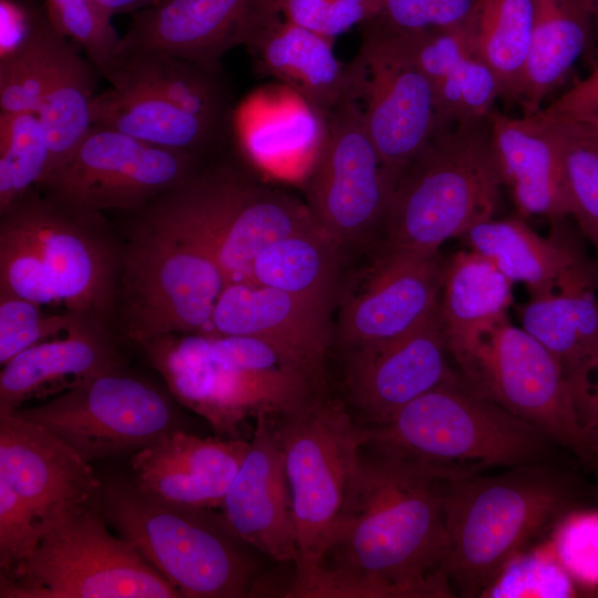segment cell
<instances>
[{
    "label": "cell",
    "instance_id": "27",
    "mask_svg": "<svg viewBox=\"0 0 598 598\" xmlns=\"http://www.w3.org/2000/svg\"><path fill=\"white\" fill-rule=\"evenodd\" d=\"M2 367L0 415H6L32 399L121 370V360L105 329L86 324L30 347Z\"/></svg>",
    "mask_w": 598,
    "mask_h": 598
},
{
    "label": "cell",
    "instance_id": "26",
    "mask_svg": "<svg viewBox=\"0 0 598 598\" xmlns=\"http://www.w3.org/2000/svg\"><path fill=\"white\" fill-rule=\"evenodd\" d=\"M333 41L275 19L247 48L257 69L300 95L324 117L341 103L359 101L361 64L357 59L342 63Z\"/></svg>",
    "mask_w": 598,
    "mask_h": 598
},
{
    "label": "cell",
    "instance_id": "4",
    "mask_svg": "<svg viewBox=\"0 0 598 598\" xmlns=\"http://www.w3.org/2000/svg\"><path fill=\"white\" fill-rule=\"evenodd\" d=\"M100 511L182 595L239 598L258 590L257 568L221 514L159 499L135 483L102 485Z\"/></svg>",
    "mask_w": 598,
    "mask_h": 598
},
{
    "label": "cell",
    "instance_id": "42",
    "mask_svg": "<svg viewBox=\"0 0 598 598\" xmlns=\"http://www.w3.org/2000/svg\"><path fill=\"white\" fill-rule=\"evenodd\" d=\"M491 597H573L574 580L548 548L516 555L483 592Z\"/></svg>",
    "mask_w": 598,
    "mask_h": 598
},
{
    "label": "cell",
    "instance_id": "46",
    "mask_svg": "<svg viewBox=\"0 0 598 598\" xmlns=\"http://www.w3.org/2000/svg\"><path fill=\"white\" fill-rule=\"evenodd\" d=\"M549 545L574 581L598 589V512L566 516Z\"/></svg>",
    "mask_w": 598,
    "mask_h": 598
},
{
    "label": "cell",
    "instance_id": "23",
    "mask_svg": "<svg viewBox=\"0 0 598 598\" xmlns=\"http://www.w3.org/2000/svg\"><path fill=\"white\" fill-rule=\"evenodd\" d=\"M329 309L275 288L234 282L218 298L210 334L260 339L323 370L331 339Z\"/></svg>",
    "mask_w": 598,
    "mask_h": 598
},
{
    "label": "cell",
    "instance_id": "29",
    "mask_svg": "<svg viewBox=\"0 0 598 598\" xmlns=\"http://www.w3.org/2000/svg\"><path fill=\"white\" fill-rule=\"evenodd\" d=\"M595 276L534 297L520 313L522 327L559 362L571 388L580 420L589 402V360L598 342Z\"/></svg>",
    "mask_w": 598,
    "mask_h": 598
},
{
    "label": "cell",
    "instance_id": "25",
    "mask_svg": "<svg viewBox=\"0 0 598 598\" xmlns=\"http://www.w3.org/2000/svg\"><path fill=\"white\" fill-rule=\"evenodd\" d=\"M235 141L260 172L303 182L319 152L326 117L283 85L252 95L235 113Z\"/></svg>",
    "mask_w": 598,
    "mask_h": 598
},
{
    "label": "cell",
    "instance_id": "41",
    "mask_svg": "<svg viewBox=\"0 0 598 598\" xmlns=\"http://www.w3.org/2000/svg\"><path fill=\"white\" fill-rule=\"evenodd\" d=\"M41 307V305L21 298L6 289H0L1 365L32 346L63 336L83 326L94 324L70 311L52 315L45 312Z\"/></svg>",
    "mask_w": 598,
    "mask_h": 598
},
{
    "label": "cell",
    "instance_id": "52",
    "mask_svg": "<svg viewBox=\"0 0 598 598\" xmlns=\"http://www.w3.org/2000/svg\"><path fill=\"white\" fill-rule=\"evenodd\" d=\"M164 1L166 0H96L103 11L111 18L121 13H135Z\"/></svg>",
    "mask_w": 598,
    "mask_h": 598
},
{
    "label": "cell",
    "instance_id": "28",
    "mask_svg": "<svg viewBox=\"0 0 598 598\" xmlns=\"http://www.w3.org/2000/svg\"><path fill=\"white\" fill-rule=\"evenodd\" d=\"M93 125L138 141L208 158L235 140V128L190 114L167 99L135 85H111L91 104Z\"/></svg>",
    "mask_w": 598,
    "mask_h": 598
},
{
    "label": "cell",
    "instance_id": "6",
    "mask_svg": "<svg viewBox=\"0 0 598 598\" xmlns=\"http://www.w3.org/2000/svg\"><path fill=\"white\" fill-rule=\"evenodd\" d=\"M140 210L116 282L122 330L138 346L173 333L210 334L226 286L216 258L153 203Z\"/></svg>",
    "mask_w": 598,
    "mask_h": 598
},
{
    "label": "cell",
    "instance_id": "5",
    "mask_svg": "<svg viewBox=\"0 0 598 598\" xmlns=\"http://www.w3.org/2000/svg\"><path fill=\"white\" fill-rule=\"evenodd\" d=\"M567 501L564 482L534 464L495 476L473 473L448 480L443 574L462 596L483 594Z\"/></svg>",
    "mask_w": 598,
    "mask_h": 598
},
{
    "label": "cell",
    "instance_id": "50",
    "mask_svg": "<svg viewBox=\"0 0 598 598\" xmlns=\"http://www.w3.org/2000/svg\"><path fill=\"white\" fill-rule=\"evenodd\" d=\"M560 120L565 122L577 140L598 152V112Z\"/></svg>",
    "mask_w": 598,
    "mask_h": 598
},
{
    "label": "cell",
    "instance_id": "24",
    "mask_svg": "<svg viewBox=\"0 0 598 598\" xmlns=\"http://www.w3.org/2000/svg\"><path fill=\"white\" fill-rule=\"evenodd\" d=\"M488 118L503 181L518 210L551 219L568 216L563 144L556 121L542 111L517 118L493 110Z\"/></svg>",
    "mask_w": 598,
    "mask_h": 598
},
{
    "label": "cell",
    "instance_id": "20",
    "mask_svg": "<svg viewBox=\"0 0 598 598\" xmlns=\"http://www.w3.org/2000/svg\"><path fill=\"white\" fill-rule=\"evenodd\" d=\"M0 478L31 507L45 532L66 512L99 502L102 488L72 447L16 414L0 415Z\"/></svg>",
    "mask_w": 598,
    "mask_h": 598
},
{
    "label": "cell",
    "instance_id": "3",
    "mask_svg": "<svg viewBox=\"0 0 598 598\" xmlns=\"http://www.w3.org/2000/svg\"><path fill=\"white\" fill-rule=\"evenodd\" d=\"M504 184L488 116L439 127L410 161L384 218L385 251L437 252L491 219Z\"/></svg>",
    "mask_w": 598,
    "mask_h": 598
},
{
    "label": "cell",
    "instance_id": "17",
    "mask_svg": "<svg viewBox=\"0 0 598 598\" xmlns=\"http://www.w3.org/2000/svg\"><path fill=\"white\" fill-rule=\"evenodd\" d=\"M360 97L369 136L393 189L410 161L439 128L432 81L416 66L362 39Z\"/></svg>",
    "mask_w": 598,
    "mask_h": 598
},
{
    "label": "cell",
    "instance_id": "37",
    "mask_svg": "<svg viewBox=\"0 0 598 598\" xmlns=\"http://www.w3.org/2000/svg\"><path fill=\"white\" fill-rule=\"evenodd\" d=\"M66 41L51 23L44 7L29 37L0 55V112H37Z\"/></svg>",
    "mask_w": 598,
    "mask_h": 598
},
{
    "label": "cell",
    "instance_id": "11",
    "mask_svg": "<svg viewBox=\"0 0 598 598\" xmlns=\"http://www.w3.org/2000/svg\"><path fill=\"white\" fill-rule=\"evenodd\" d=\"M461 371L475 392L581 460L596 454L559 362L523 327L502 319L483 336Z\"/></svg>",
    "mask_w": 598,
    "mask_h": 598
},
{
    "label": "cell",
    "instance_id": "44",
    "mask_svg": "<svg viewBox=\"0 0 598 598\" xmlns=\"http://www.w3.org/2000/svg\"><path fill=\"white\" fill-rule=\"evenodd\" d=\"M282 19L334 40L377 18L382 0H277Z\"/></svg>",
    "mask_w": 598,
    "mask_h": 598
},
{
    "label": "cell",
    "instance_id": "48",
    "mask_svg": "<svg viewBox=\"0 0 598 598\" xmlns=\"http://www.w3.org/2000/svg\"><path fill=\"white\" fill-rule=\"evenodd\" d=\"M476 0H382V11L374 18L398 30H421L462 25Z\"/></svg>",
    "mask_w": 598,
    "mask_h": 598
},
{
    "label": "cell",
    "instance_id": "13",
    "mask_svg": "<svg viewBox=\"0 0 598 598\" xmlns=\"http://www.w3.org/2000/svg\"><path fill=\"white\" fill-rule=\"evenodd\" d=\"M206 158L92 125L38 189L76 210H140L185 182Z\"/></svg>",
    "mask_w": 598,
    "mask_h": 598
},
{
    "label": "cell",
    "instance_id": "10",
    "mask_svg": "<svg viewBox=\"0 0 598 598\" xmlns=\"http://www.w3.org/2000/svg\"><path fill=\"white\" fill-rule=\"evenodd\" d=\"M292 504L297 557L293 581L318 565L340 526L360 465L363 427L344 405L323 396L277 421Z\"/></svg>",
    "mask_w": 598,
    "mask_h": 598
},
{
    "label": "cell",
    "instance_id": "38",
    "mask_svg": "<svg viewBox=\"0 0 598 598\" xmlns=\"http://www.w3.org/2000/svg\"><path fill=\"white\" fill-rule=\"evenodd\" d=\"M51 152L35 113L0 112V215L47 177Z\"/></svg>",
    "mask_w": 598,
    "mask_h": 598
},
{
    "label": "cell",
    "instance_id": "21",
    "mask_svg": "<svg viewBox=\"0 0 598 598\" xmlns=\"http://www.w3.org/2000/svg\"><path fill=\"white\" fill-rule=\"evenodd\" d=\"M276 419L255 421L249 448L225 497L221 516L245 544L279 563L297 557L292 504Z\"/></svg>",
    "mask_w": 598,
    "mask_h": 598
},
{
    "label": "cell",
    "instance_id": "15",
    "mask_svg": "<svg viewBox=\"0 0 598 598\" xmlns=\"http://www.w3.org/2000/svg\"><path fill=\"white\" fill-rule=\"evenodd\" d=\"M302 183L307 205L339 246L360 241L383 226L393 187L359 101H346L326 116L322 143Z\"/></svg>",
    "mask_w": 598,
    "mask_h": 598
},
{
    "label": "cell",
    "instance_id": "34",
    "mask_svg": "<svg viewBox=\"0 0 598 598\" xmlns=\"http://www.w3.org/2000/svg\"><path fill=\"white\" fill-rule=\"evenodd\" d=\"M338 243L316 225L265 247L254 259L249 282L282 290L330 308Z\"/></svg>",
    "mask_w": 598,
    "mask_h": 598
},
{
    "label": "cell",
    "instance_id": "14",
    "mask_svg": "<svg viewBox=\"0 0 598 598\" xmlns=\"http://www.w3.org/2000/svg\"><path fill=\"white\" fill-rule=\"evenodd\" d=\"M1 219L31 245L58 305L105 329L114 313L117 262L102 236L101 214L76 210L33 188Z\"/></svg>",
    "mask_w": 598,
    "mask_h": 598
},
{
    "label": "cell",
    "instance_id": "9",
    "mask_svg": "<svg viewBox=\"0 0 598 598\" xmlns=\"http://www.w3.org/2000/svg\"><path fill=\"white\" fill-rule=\"evenodd\" d=\"M1 598H177L179 591L128 542L112 535L99 502L47 529L32 555L0 578Z\"/></svg>",
    "mask_w": 598,
    "mask_h": 598
},
{
    "label": "cell",
    "instance_id": "47",
    "mask_svg": "<svg viewBox=\"0 0 598 598\" xmlns=\"http://www.w3.org/2000/svg\"><path fill=\"white\" fill-rule=\"evenodd\" d=\"M45 529L31 507L0 478V570L12 573L39 545Z\"/></svg>",
    "mask_w": 598,
    "mask_h": 598
},
{
    "label": "cell",
    "instance_id": "22",
    "mask_svg": "<svg viewBox=\"0 0 598 598\" xmlns=\"http://www.w3.org/2000/svg\"><path fill=\"white\" fill-rule=\"evenodd\" d=\"M248 448L241 439H203L175 429L133 454L134 483L169 503L220 507Z\"/></svg>",
    "mask_w": 598,
    "mask_h": 598
},
{
    "label": "cell",
    "instance_id": "49",
    "mask_svg": "<svg viewBox=\"0 0 598 598\" xmlns=\"http://www.w3.org/2000/svg\"><path fill=\"white\" fill-rule=\"evenodd\" d=\"M540 111L547 116L559 118H573L598 112V66Z\"/></svg>",
    "mask_w": 598,
    "mask_h": 598
},
{
    "label": "cell",
    "instance_id": "32",
    "mask_svg": "<svg viewBox=\"0 0 598 598\" xmlns=\"http://www.w3.org/2000/svg\"><path fill=\"white\" fill-rule=\"evenodd\" d=\"M595 33L594 19L584 0H535L517 102L524 115L542 110L544 100L567 78Z\"/></svg>",
    "mask_w": 598,
    "mask_h": 598
},
{
    "label": "cell",
    "instance_id": "35",
    "mask_svg": "<svg viewBox=\"0 0 598 598\" xmlns=\"http://www.w3.org/2000/svg\"><path fill=\"white\" fill-rule=\"evenodd\" d=\"M534 13L535 0H476L464 23L473 53L493 70L508 103L518 102Z\"/></svg>",
    "mask_w": 598,
    "mask_h": 598
},
{
    "label": "cell",
    "instance_id": "43",
    "mask_svg": "<svg viewBox=\"0 0 598 598\" xmlns=\"http://www.w3.org/2000/svg\"><path fill=\"white\" fill-rule=\"evenodd\" d=\"M551 118L561 137L569 215L598 250V152L577 140L563 120Z\"/></svg>",
    "mask_w": 598,
    "mask_h": 598
},
{
    "label": "cell",
    "instance_id": "31",
    "mask_svg": "<svg viewBox=\"0 0 598 598\" xmlns=\"http://www.w3.org/2000/svg\"><path fill=\"white\" fill-rule=\"evenodd\" d=\"M512 285L473 250L457 252L445 265L439 317L448 353L460 368L483 336L506 317Z\"/></svg>",
    "mask_w": 598,
    "mask_h": 598
},
{
    "label": "cell",
    "instance_id": "45",
    "mask_svg": "<svg viewBox=\"0 0 598 598\" xmlns=\"http://www.w3.org/2000/svg\"><path fill=\"white\" fill-rule=\"evenodd\" d=\"M0 289L41 306L58 303L31 245L3 219L0 221Z\"/></svg>",
    "mask_w": 598,
    "mask_h": 598
},
{
    "label": "cell",
    "instance_id": "19",
    "mask_svg": "<svg viewBox=\"0 0 598 598\" xmlns=\"http://www.w3.org/2000/svg\"><path fill=\"white\" fill-rule=\"evenodd\" d=\"M444 272L437 252L385 251L341 310V341L350 349L415 330L439 310Z\"/></svg>",
    "mask_w": 598,
    "mask_h": 598
},
{
    "label": "cell",
    "instance_id": "7",
    "mask_svg": "<svg viewBox=\"0 0 598 598\" xmlns=\"http://www.w3.org/2000/svg\"><path fill=\"white\" fill-rule=\"evenodd\" d=\"M548 437L464 381L413 400L389 421L363 427V446L458 475L533 464Z\"/></svg>",
    "mask_w": 598,
    "mask_h": 598
},
{
    "label": "cell",
    "instance_id": "36",
    "mask_svg": "<svg viewBox=\"0 0 598 598\" xmlns=\"http://www.w3.org/2000/svg\"><path fill=\"white\" fill-rule=\"evenodd\" d=\"M96 73L90 60L66 41L35 112L51 152L48 175L71 156L93 125Z\"/></svg>",
    "mask_w": 598,
    "mask_h": 598
},
{
    "label": "cell",
    "instance_id": "8",
    "mask_svg": "<svg viewBox=\"0 0 598 598\" xmlns=\"http://www.w3.org/2000/svg\"><path fill=\"white\" fill-rule=\"evenodd\" d=\"M153 203L214 255L226 286L249 282L265 247L319 224L307 204L228 163L202 165Z\"/></svg>",
    "mask_w": 598,
    "mask_h": 598
},
{
    "label": "cell",
    "instance_id": "33",
    "mask_svg": "<svg viewBox=\"0 0 598 598\" xmlns=\"http://www.w3.org/2000/svg\"><path fill=\"white\" fill-rule=\"evenodd\" d=\"M110 83L143 87L190 114L234 128L236 110L223 73L189 60L166 52L120 55Z\"/></svg>",
    "mask_w": 598,
    "mask_h": 598
},
{
    "label": "cell",
    "instance_id": "16",
    "mask_svg": "<svg viewBox=\"0 0 598 598\" xmlns=\"http://www.w3.org/2000/svg\"><path fill=\"white\" fill-rule=\"evenodd\" d=\"M278 17L277 0H166L132 13L118 56L166 52L223 73L234 48H248Z\"/></svg>",
    "mask_w": 598,
    "mask_h": 598
},
{
    "label": "cell",
    "instance_id": "1",
    "mask_svg": "<svg viewBox=\"0 0 598 598\" xmlns=\"http://www.w3.org/2000/svg\"><path fill=\"white\" fill-rule=\"evenodd\" d=\"M371 451L361 453L343 519L318 565L287 597L451 596L443 499L460 475Z\"/></svg>",
    "mask_w": 598,
    "mask_h": 598
},
{
    "label": "cell",
    "instance_id": "54",
    "mask_svg": "<svg viewBox=\"0 0 598 598\" xmlns=\"http://www.w3.org/2000/svg\"><path fill=\"white\" fill-rule=\"evenodd\" d=\"M591 446L595 453H598V421L588 430Z\"/></svg>",
    "mask_w": 598,
    "mask_h": 598
},
{
    "label": "cell",
    "instance_id": "51",
    "mask_svg": "<svg viewBox=\"0 0 598 598\" xmlns=\"http://www.w3.org/2000/svg\"><path fill=\"white\" fill-rule=\"evenodd\" d=\"M590 392L585 427L588 430L598 421V342L589 360Z\"/></svg>",
    "mask_w": 598,
    "mask_h": 598
},
{
    "label": "cell",
    "instance_id": "12",
    "mask_svg": "<svg viewBox=\"0 0 598 598\" xmlns=\"http://www.w3.org/2000/svg\"><path fill=\"white\" fill-rule=\"evenodd\" d=\"M11 414L42 425L87 463L136 453L177 429L169 398L122 370L97 375L43 404Z\"/></svg>",
    "mask_w": 598,
    "mask_h": 598
},
{
    "label": "cell",
    "instance_id": "2",
    "mask_svg": "<svg viewBox=\"0 0 598 598\" xmlns=\"http://www.w3.org/2000/svg\"><path fill=\"white\" fill-rule=\"evenodd\" d=\"M141 347L173 396L229 439L250 419L281 420L324 396L323 370L260 339L173 333Z\"/></svg>",
    "mask_w": 598,
    "mask_h": 598
},
{
    "label": "cell",
    "instance_id": "39",
    "mask_svg": "<svg viewBox=\"0 0 598 598\" xmlns=\"http://www.w3.org/2000/svg\"><path fill=\"white\" fill-rule=\"evenodd\" d=\"M433 86L439 127L486 118L501 95L495 73L474 53L455 64Z\"/></svg>",
    "mask_w": 598,
    "mask_h": 598
},
{
    "label": "cell",
    "instance_id": "53",
    "mask_svg": "<svg viewBox=\"0 0 598 598\" xmlns=\"http://www.w3.org/2000/svg\"><path fill=\"white\" fill-rule=\"evenodd\" d=\"M584 2L587 4L591 12L595 31L598 33V0H584Z\"/></svg>",
    "mask_w": 598,
    "mask_h": 598
},
{
    "label": "cell",
    "instance_id": "40",
    "mask_svg": "<svg viewBox=\"0 0 598 598\" xmlns=\"http://www.w3.org/2000/svg\"><path fill=\"white\" fill-rule=\"evenodd\" d=\"M53 27L80 44L87 60L109 82L118 61L121 37L96 0H45Z\"/></svg>",
    "mask_w": 598,
    "mask_h": 598
},
{
    "label": "cell",
    "instance_id": "18",
    "mask_svg": "<svg viewBox=\"0 0 598 598\" xmlns=\"http://www.w3.org/2000/svg\"><path fill=\"white\" fill-rule=\"evenodd\" d=\"M439 310L410 333L348 349L346 383L352 403L371 425L442 385L464 382L448 365Z\"/></svg>",
    "mask_w": 598,
    "mask_h": 598
},
{
    "label": "cell",
    "instance_id": "30",
    "mask_svg": "<svg viewBox=\"0 0 598 598\" xmlns=\"http://www.w3.org/2000/svg\"><path fill=\"white\" fill-rule=\"evenodd\" d=\"M464 236L471 250L491 261L513 283H525L532 298L594 274L571 246L543 238L517 219L491 218Z\"/></svg>",
    "mask_w": 598,
    "mask_h": 598
}]
</instances>
